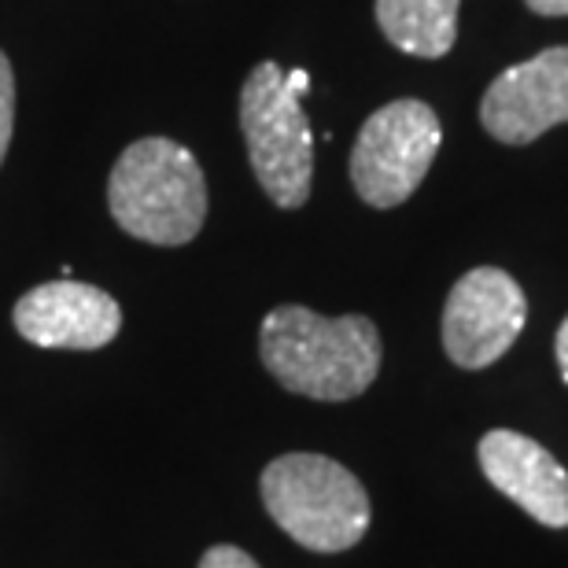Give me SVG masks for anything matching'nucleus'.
<instances>
[{
  "label": "nucleus",
  "mask_w": 568,
  "mask_h": 568,
  "mask_svg": "<svg viewBox=\"0 0 568 568\" xmlns=\"http://www.w3.org/2000/svg\"><path fill=\"white\" fill-rule=\"evenodd\" d=\"M258 355L284 392L317 403H347L377 381L381 333L362 314L322 317L288 303L263 317Z\"/></svg>",
  "instance_id": "obj_1"
},
{
  "label": "nucleus",
  "mask_w": 568,
  "mask_h": 568,
  "mask_svg": "<svg viewBox=\"0 0 568 568\" xmlns=\"http://www.w3.org/2000/svg\"><path fill=\"white\" fill-rule=\"evenodd\" d=\"M108 207L130 236L181 247L207 219V181L196 155L166 138L133 141L108 178Z\"/></svg>",
  "instance_id": "obj_2"
},
{
  "label": "nucleus",
  "mask_w": 568,
  "mask_h": 568,
  "mask_svg": "<svg viewBox=\"0 0 568 568\" xmlns=\"http://www.w3.org/2000/svg\"><path fill=\"white\" fill-rule=\"evenodd\" d=\"M274 525L314 554L358 547L369 531V495L347 465L311 450L281 454L258 480Z\"/></svg>",
  "instance_id": "obj_3"
},
{
  "label": "nucleus",
  "mask_w": 568,
  "mask_h": 568,
  "mask_svg": "<svg viewBox=\"0 0 568 568\" xmlns=\"http://www.w3.org/2000/svg\"><path fill=\"white\" fill-rule=\"evenodd\" d=\"M311 85L306 71H281L258 63L241 89V130L258 185L281 211H295L311 200L314 181V133L303 111Z\"/></svg>",
  "instance_id": "obj_4"
},
{
  "label": "nucleus",
  "mask_w": 568,
  "mask_h": 568,
  "mask_svg": "<svg viewBox=\"0 0 568 568\" xmlns=\"http://www.w3.org/2000/svg\"><path fill=\"white\" fill-rule=\"evenodd\" d=\"M443 126L425 100H392L373 111L351 148V185L369 207L392 211L425 181Z\"/></svg>",
  "instance_id": "obj_5"
},
{
  "label": "nucleus",
  "mask_w": 568,
  "mask_h": 568,
  "mask_svg": "<svg viewBox=\"0 0 568 568\" xmlns=\"http://www.w3.org/2000/svg\"><path fill=\"white\" fill-rule=\"evenodd\" d=\"M528 322L520 284L498 266H476L447 295L443 306V347L454 366L487 369L517 344Z\"/></svg>",
  "instance_id": "obj_6"
},
{
  "label": "nucleus",
  "mask_w": 568,
  "mask_h": 568,
  "mask_svg": "<svg viewBox=\"0 0 568 568\" xmlns=\"http://www.w3.org/2000/svg\"><path fill=\"white\" fill-rule=\"evenodd\" d=\"M480 122L503 144H531L568 122V44L506 67L487 85Z\"/></svg>",
  "instance_id": "obj_7"
},
{
  "label": "nucleus",
  "mask_w": 568,
  "mask_h": 568,
  "mask_svg": "<svg viewBox=\"0 0 568 568\" xmlns=\"http://www.w3.org/2000/svg\"><path fill=\"white\" fill-rule=\"evenodd\" d=\"M16 328L38 347L97 351L119 336L122 306L97 284L60 277L22 295L16 303Z\"/></svg>",
  "instance_id": "obj_8"
},
{
  "label": "nucleus",
  "mask_w": 568,
  "mask_h": 568,
  "mask_svg": "<svg viewBox=\"0 0 568 568\" xmlns=\"http://www.w3.org/2000/svg\"><path fill=\"white\" fill-rule=\"evenodd\" d=\"M480 469L506 498L547 528H568V473L554 454L514 428H491L480 439Z\"/></svg>",
  "instance_id": "obj_9"
},
{
  "label": "nucleus",
  "mask_w": 568,
  "mask_h": 568,
  "mask_svg": "<svg viewBox=\"0 0 568 568\" xmlns=\"http://www.w3.org/2000/svg\"><path fill=\"white\" fill-rule=\"evenodd\" d=\"M462 0H377V22L395 49L417 60H439L458 38Z\"/></svg>",
  "instance_id": "obj_10"
},
{
  "label": "nucleus",
  "mask_w": 568,
  "mask_h": 568,
  "mask_svg": "<svg viewBox=\"0 0 568 568\" xmlns=\"http://www.w3.org/2000/svg\"><path fill=\"white\" fill-rule=\"evenodd\" d=\"M11 130H16V74H11L8 55L0 52V166L11 148Z\"/></svg>",
  "instance_id": "obj_11"
},
{
  "label": "nucleus",
  "mask_w": 568,
  "mask_h": 568,
  "mask_svg": "<svg viewBox=\"0 0 568 568\" xmlns=\"http://www.w3.org/2000/svg\"><path fill=\"white\" fill-rule=\"evenodd\" d=\"M200 568H263V565H258L247 550L222 542V547H211L207 554H203Z\"/></svg>",
  "instance_id": "obj_12"
},
{
  "label": "nucleus",
  "mask_w": 568,
  "mask_h": 568,
  "mask_svg": "<svg viewBox=\"0 0 568 568\" xmlns=\"http://www.w3.org/2000/svg\"><path fill=\"white\" fill-rule=\"evenodd\" d=\"M525 4L536 11V16H547V19L568 16V0H525Z\"/></svg>",
  "instance_id": "obj_13"
},
{
  "label": "nucleus",
  "mask_w": 568,
  "mask_h": 568,
  "mask_svg": "<svg viewBox=\"0 0 568 568\" xmlns=\"http://www.w3.org/2000/svg\"><path fill=\"white\" fill-rule=\"evenodd\" d=\"M554 351H558V369H561V377L568 384V317L561 322L558 328V339H554Z\"/></svg>",
  "instance_id": "obj_14"
}]
</instances>
